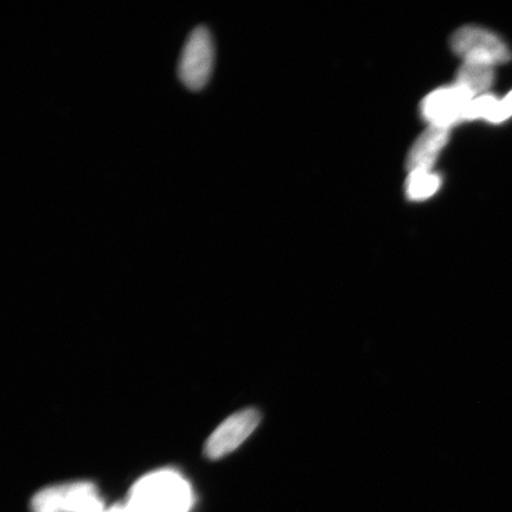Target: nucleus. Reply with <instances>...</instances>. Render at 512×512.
I'll list each match as a JSON object with an SVG mask.
<instances>
[{
  "instance_id": "nucleus-7",
  "label": "nucleus",
  "mask_w": 512,
  "mask_h": 512,
  "mask_svg": "<svg viewBox=\"0 0 512 512\" xmlns=\"http://www.w3.org/2000/svg\"><path fill=\"white\" fill-rule=\"evenodd\" d=\"M450 128L433 126L421 137L416 140L407 159V169L409 172H430L432 166L437 160L439 153L444 149Z\"/></svg>"
},
{
  "instance_id": "nucleus-8",
  "label": "nucleus",
  "mask_w": 512,
  "mask_h": 512,
  "mask_svg": "<svg viewBox=\"0 0 512 512\" xmlns=\"http://www.w3.org/2000/svg\"><path fill=\"white\" fill-rule=\"evenodd\" d=\"M494 78V67L489 64L465 62L459 69L456 85L475 98L476 95L488 91Z\"/></svg>"
},
{
  "instance_id": "nucleus-4",
  "label": "nucleus",
  "mask_w": 512,
  "mask_h": 512,
  "mask_svg": "<svg viewBox=\"0 0 512 512\" xmlns=\"http://www.w3.org/2000/svg\"><path fill=\"white\" fill-rule=\"evenodd\" d=\"M454 53L462 56L465 62H475L496 66L511 60L507 44L492 32L476 27H465L451 38Z\"/></svg>"
},
{
  "instance_id": "nucleus-10",
  "label": "nucleus",
  "mask_w": 512,
  "mask_h": 512,
  "mask_svg": "<svg viewBox=\"0 0 512 512\" xmlns=\"http://www.w3.org/2000/svg\"><path fill=\"white\" fill-rule=\"evenodd\" d=\"M498 104L494 96L482 95L473 99L466 107L463 120L486 119L489 120Z\"/></svg>"
},
{
  "instance_id": "nucleus-9",
  "label": "nucleus",
  "mask_w": 512,
  "mask_h": 512,
  "mask_svg": "<svg viewBox=\"0 0 512 512\" xmlns=\"http://www.w3.org/2000/svg\"><path fill=\"white\" fill-rule=\"evenodd\" d=\"M441 179L431 172H412L406 184L407 196L413 201L426 200L440 188Z\"/></svg>"
},
{
  "instance_id": "nucleus-11",
  "label": "nucleus",
  "mask_w": 512,
  "mask_h": 512,
  "mask_svg": "<svg viewBox=\"0 0 512 512\" xmlns=\"http://www.w3.org/2000/svg\"><path fill=\"white\" fill-rule=\"evenodd\" d=\"M512 117V92H510L502 101H498L494 113L488 121L499 124Z\"/></svg>"
},
{
  "instance_id": "nucleus-2",
  "label": "nucleus",
  "mask_w": 512,
  "mask_h": 512,
  "mask_svg": "<svg viewBox=\"0 0 512 512\" xmlns=\"http://www.w3.org/2000/svg\"><path fill=\"white\" fill-rule=\"evenodd\" d=\"M105 508L104 502L89 482L50 486L32 498V512H89Z\"/></svg>"
},
{
  "instance_id": "nucleus-1",
  "label": "nucleus",
  "mask_w": 512,
  "mask_h": 512,
  "mask_svg": "<svg viewBox=\"0 0 512 512\" xmlns=\"http://www.w3.org/2000/svg\"><path fill=\"white\" fill-rule=\"evenodd\" d=\"M194 502L188 480L175 470L163 469L140 478L125 505L130 512H190Z\"/></svg>"
},
{
  "instance_id": "nucleus-6",
  "label": "nucleus",
  "mask_w": 512,
  "mask_h": 512,
  "mask_svg": "<svg viewBox=\"0 0 512 512\" xmlns=\"http://www.w3.org/2000/svg\"><path fill=\"white\" fill-rule=\"evenodd\" d=\"M473 99L469 92L457 85L440 88L422 101V117L433 126L450 128L463 121L466 107Z\"/></svg>"
},
{
  "instance_id": "nucleus-3",
  "label": "nucleus",
  "mask_w": 512,
  "mask_h": 512,
  "mask_svg": "<svg viewBox=\"0 0 512 512\" xmlns=\"http://www.w3.org/2000/svg\"><path fill=\"white\" fill-rule=\"evenodd\" d=\"M214 44L209 30L203 25L191 31L178 64V76L190 91H200L208 82L213 69Z\"/></svg>"
},
{
  "instance_id": "nucleus-5",
  "label": "nucleus",
  "mask_w": 512,
  "mask_h": 512,
  "mask_svg": "<svg viewBox=\"0 0 512 512\" xmlns=\"http://www.w3.org/2000/svg\"><path fill=\"white\" fill-rule=\"evenodd\" d=\"M260 420L261 415L256 409H243L229 416L208 438L204 454L213 460L228 456L251 437Z\"/></svg>"
},
{
  "instance_id": "nucleus-12",
  "label": "nucleus",
  "mask_w": 512,
  "mask_h": 512,
  "mask_svg": "<svg viewBox=\"0 0 512 512\" xmlns=\"http://www.w3.org/2000/svg\"><path fill=\"white\" fill-rule=\"evenodd\" d=\"M89 512H130V511H128L125 504H120V505H115V507H112L110 509L104 508V509H99V510H94V511H89Z\"/></svg>"
}]
</instances>
